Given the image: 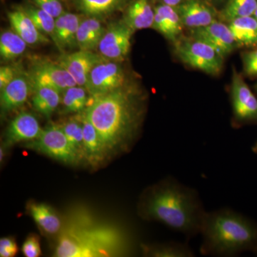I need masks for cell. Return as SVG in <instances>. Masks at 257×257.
<instances>
[{
	"instance_id": "obj_1",
	"label": "cell",
	"mask_w": 257,
	"mask_h": 257,
	"mask_svg": "<svg viewBox=\"0 0 257 257\" xmlns=\"http://www.w3.org/2000/svg\"><path fill=\"white\" fill-rule=\"evenodd\" d=\"M143 112L141 94L128 85L90 97L83 111L99 133L107 152L130 145L140 128Z\"/></svg>"
},
{
	"instance_id": "obj_2",
	"label": "cell",
	"mask_w": 257,
	"mask_h": 257,
	"mask_svg": "<svg viewBox=\"0 0 257 257\" xmlns=\"http://www.w3.org/2000/svg\"><path fill=\"white\" fill-rule=\"evenodd\" d=\"M144 216L160 221L188 237L200 233L206 211L197 191L168 179L149 191L143 202Z\"/></svg>"
},
{
	"instance_id": "obj_3",
	"label": "cell",
	"mask_w": 257,
	"mask_h": 257,
	"mask_svg": "<svg viewBox=\"0 0 257 257\" xmlns=\"http://www.w3.org/2000/svg\"><path fill=\"white\" fill-rule=\"evenodd\" d=\"M200 234V252L213 256H234L244 251L257 253V224L229 209L206 212Z\"/></svg>"
},
{
	"instance_id": "obj_4",
	"label": "cell",
	"mask_w": 257,
	"mask_h": 257,
	"mask_svg": "<svg viewBox=\"0 0 257 257\" xmlns=\"http://www.w3.org/2000/svg\"><path fill=\"white\" fill-rule=\"evenodd\" d=\"M126 240L116 226L76 214L61 232L56 248L58 257L117 256L124 252Z\"/></svg>"
},
{
	"instance_id": "obj_5",
	"label": "cell",
	"mask_w": 257,
	"mask_h": 257,
	"mask_svg": "<svg viewBox=\"0 0 257 257\" xmlns=\"http://www.w3.org/2000/svg\"><path fill=\"white\" fill-rule=\"evenodd\" d=\"M176 55L187 65L211 75L222 70V57L210 45L192 38H179L175 42Z\"/></svg>"
},
{
	"instance_id": "obj_6",
	"label": "cell",
	"mask_w": 257,
	"mask_h": 257,
	"mask_svg": "<svg viewBox=\"0 0 257 257\" xmlns=\"http://www.w3.org/2000/svg\"><path fill=\"white\" fill-rule=\"evenodd\" d=\"M26 146L67 164L77 163L81 157L69 143L61 126L52 124Z\"/></svg>"
},
{
	"instance_id": "obj_7",
	"label": "cell",
	"mask_w": 257,
	"mask_h": 257,
	"mask_svg": "<svg viewBox=\"0 0 257 257\" xmlns=\"http://www.w3.org/2000/svg\"><path fill=\"white\" fill-rule=\"evenodd\" d=\"M126 82V75L119 62L104 60L91 71L85 87L90 97H95L124 87Z\"/></svg>"
},
{
	"instance_id": "obj_8",
	"label": "cell",
	"mask_w": 257,
	"mask_h": 257,
	"mask_svg": "<svg viewBox=\"0 0 257 257\" xmlns=\"http://www.w3.org/2000/svg\"><path fill=\"white\" fill-rule=\"evenodd\" d=\"M231 99L236 124L257 121V98L243 77L235 70L231 82Z\"/></svg>"
},
{
	"instance_id": "obj_9",
	"label": "cell",
	"mask_w": 257,
	"mask_h": 257,
	"mask_svg": "<svg viewBox=\"0 0 257 257\" xmlns=\"http://www.w3.org/2000/svg\"><path fill=\"white\" fill-rule=\"evenodd\" d=\"M133 33V30L123 21L110 24L98 47L99 54L108 60H124L131 48Z\"/></svg>"
},
{
	"instance_id": "obj_10",
	"label": "cell",
	"mask_w": 257,
	"mask_h": 257,
	"mask_svg": "<svg viewBox=\"0 0 257 257\" xmlns=\"http://www.w3.org/2000/svg\"><path fill=\"white\" fill-rule=\"evenodd\" d=\"M29 75L35 84L53 88L60 93L77 85L73 77L58 62L53 63L48 61L37 62Z\"/></svg>"
},
{
	"instance_id": "obj_11",
	"label": "cell",
	"mask_w": 257,
	"mask_h": 257,
	"mask_svg": "<svg viewBox=\"0 0 257 257\" xmlns=\"http://www.w3.org/2000/svg\"><path fill=\"white\" fill-rule=\"evenodd\" d=\"M190 35L192 38L210 45L224 58L237 47L229 25L217 20L207 26L191 29Z\"/></svg>"
},
{
	"instance_id": "obj_12",
	"label": "cell",
	"mask_w": 257,
	"mask_h": 257,
	"mask_svg": "<svg viewBox=\"0 0 257 257\" xmlns=\"http://www.w3.org/2000/svg\"><path fill=\"white\" fill-rule=\"evenodd\" d=\"M104 60L106 59L94 51L79 50L73 53L64 54L57 62L73 77L77 85L85 87L94 66Z\"/></svg>"
},
{
	"instance_id": "obj_13",
	"label": "cell",
	"mask_w": 257,
	"mask_h": 257,
	"mask_svg": "<svg viewBox=\"0 0 257 257\" xmlns=\"http://www.w3.org/2000/svg\"><path fill=\"white\" fill-rule=\"evenodd\" d=\"M176 8L183 26L190 30L207 26L216 21L217 13L208 0H186Z\"/></svg>"
},
{
	"instance_id": "obj_14",
	"label": "cell",
	"mask_w": 257,
	"mask_h": 257,
	"mask_svg": "<svg viewBox=\"0 0 257 257\" xmlns=\"http://www.w3.org/2000/svg\"><path fill=\"white\" fill-rule=\"evenodd\" d=\"M42 128L37 118L30 112L20 113L12 120L7 128L5 142L12 145L20 142H31L39 138Z\"/></svg>"
},
{
	"instance_id": "obj_15",
	"label": "cell",
	"mask_w": 257,
	"mask_h": 257,
	"mask_svg": "<svg viewBox=\"0 0 257 257\" xmlns=\"http://www.w3.org/2000/svg\"><path fill=\"white\" fill-rule=\"evenodd\" d=\"M33 83L30 75L18 74L11 82L1 90V109L3 112H10L19 109L28 100Z\"/></svg>"
},
{
	"instance_id": "obj_16",
	"label": "cell",
	"mask_w": 257,
	"mask_h": 257,
	"mask_svg": "<svg viewBox=\"0 0 257 257\" xmlns=\"http://www.w3.org/2000/svg\"><path fill=\"white\" fill-rule=\"evenodd\" d=\"M82 20L79 15L69 13H64L56 19L52 38L60 50H71L77 47V31Z\"/></svg>"
},
{
	"instance_id": "obj_17",
	"label": "cell",
	"mask_w": 257,
	"mask_h": 257,
	"mask_svg": "<svg viewBox=\"0 0 257 257\" xmlns=\"http://www.w3.org/2000/svg\"><path fill=\"white\" fill-rule=\"evenodd\" d=\"M8 16L13 31L21 37L28 45L33 46L50 42L47 35L39 31L23 8L10 12Z\"/></svg>"
},
{
	"instance_id": "obj_18",
	"label": "cell",
	"mask_w": 257,
	"mask_h": 257,
	"mask_svg": "<svg viewBox=\"0 0 257 257\" xmlns=\"http://www.w3.org/2000/svg\"><path fill=\"white\" fill-rule=\"evenodd\" d=\"M155 8L150 0H133L126 7L122 21L134 32L152 28Z\"/></svg>"
},
{
	"instance_id": "obj_19",
	"label": "cell",
	"mask_w": 257,
	"mask_h": 257,
	"mask_svg": "<svg viewBox=\"0 0 257 257\" xmlns=\"http://www.w3.org/2000/svg\"><path fill=\"white\" fill-rule=\"evenodd\" d=\"M80 116L83 126L84 157L89 163L95 165L104 160L107 150L99 133L83 111Z\"/></svg>"
},
{
	"instance_id": "obj_20",
	"label": "cell",
	"mask_w": 257,
	"mask_h": 257,
	"mask_svg": "<svg viewBox=\"0 0 257 257\" xmlns=\"http://www.w3.org/2000/svg\"><path fill=\"white\" fill-rule=\"evenodd\" d=\"M105 31L99 18L88 17L82 19L77 31V47L81 50H96Z\"/></svg>"
},
{
	"instance_id": "obj_21",
	"label": "cell",
	"mask_w": 257,
	"mask_h": 257,
	"mask_svg": "<svg viewBox=\"0 0 257 257\" xmlns=\"http://www.w3.org/2000/svg\"><path fill=\"white\" fill-rule=\"evenodd\" d=\"M228 23L237 47L257 46V20L254 17L236 18Z\"/></svg>"
},
{
	"instance_id": "obj_22",
	"label": "cell",
	"mask_w": 257,
	"mask_h": 257,
	"mask_svg": "<svg viewBox=\"0 0 257 257\" xmlns=\"http://www.w3.org/2000/svg\"><path fill=\"white\" fill-rule=\"evenodd\" d=\"M32 90L34 93L32 104L35 110L50 118L60 104L61 93L53 88L35 83Z\"/></svg>"
},
{
	"instance_id": "obj_23",
	"label": "cell",
	"mask_w": 257,
	"mask_h": 257,
	"mask_svg": "<svg viewBox=\"0 0 257 257\" xmlns=\"http://www.w3.org/2000/svg\"><path fill=\"white\" fill-rule=\"evenodd\" d=\"M127 0H75L78 9L93 18H101L112 14L124 8Z\"/></svg>"
},
{
	"instance_id": "obj_24",
	"label": "cell",
	"mask_w": 257,
	"mask_h": 257,
	"mask_svg": "<svg viewBox=\"0 0 257 257\" xmlns=\"http://www.w3.org/2000/svg\"><path fill=\"white\" fill-rule=\"evenodd\" d=\"M30 214L37 224L47 234L58 232L62 226L60 217L54 209L45 204H31Z\"/></svg>"
},
{
	"instance_id": "obj_25",
	"label": "cell",
	"mask_w": 257,
	"mask_h": 257,
	"mask_svg": "<svg viewBox=\"0 0 257 257\" xmlns=\"http://www.w3.org/2000/svg\"><path fill=\"white\" fill-rule=\"evenodd\" d=\"M62 94V106L66 114L82 112L87 107L90 99L87 89L82 86L69 87Z\"/></svg>"
},
{
	"instance_id": "obj_26",
	"label": "cell",
	"mask_w": 257,
	"mask_h": 257,
	"mask_svg": "<svg viewBox=\"0 0 257 257\" xmlns=\"http://www.w3.org/2000/svg\"><path fill=\"white\" fill-rule=\"evenodd\" d=\"M26 42L15 31H5L0 36V55L4 61H11L23 55L28 47Z\"/></svg>"
},
{
	"instance_id": "obj_27",
	"label": "cell",
	"mask_w": 257,
	"mask_h": 257,
	"mask_svg": "<svg viewBox=\"0 0 257 257\" xmlns=\"http://www.w3.org/2000/svg\"><path fill=\"white\" fill-rule=\"evenodd\" d=\"M257 8V0H229L221 12L224 21L234 19L253 16Z\"/></svg>"
},
{
	"instance_id": "obj_28",
	"label": "cell",
	"mask_w": 257,
	"mask_h": 257,
	"mask_svg": "<svg viewBox=\"0 0 257 257\" xmlns=\"http://www.w3.org/2000/svg\"><path fill=\"white\" fill-rule=\"evenodd\" d=\"M145 254L159 257H192L194 256L191 248L186 243L170 242L156 246H144Z\"/></svg>"
},
{
	"instance_id": "obj_29",
	"label": "cell",
	"mask_w": 257,
	"mask_h": 257,
	"mask_svg": "<svg viewBox=\"0 0 257 257\" xmlns=\"http://www.w3.org/2000/svg\"><path fill=\"white\" fill-rule=\"evenodd\" d=\"M155 9L160 13L165 19V23L170 30V41L175 43L179 38L184 27L177 8L160 3V5L155 7Z\"/></svg>"
},
{
	"instance_id": "obj_30",
	"label": "cell",
	"mask_w": 257,
	"mask_h": 257,
	"mask_svg": "<svg viewBox=\"0 0 257 257\" xmlns=\"http://www.w3.org/2000/svg\"><path fill=\"white\" fill-rule=\"evenodd\" d=\"M32 19L39 31L45 35L52 36L55 30L56 19L38 7L23 8Z\"/></svg>"
},
{
	"instance_id": "obj_31",
	"label": "cell",
	"mask_w": 257,
	"mask_h": 257,
	"mask_svg": "<svg viewBox=\"0 0 257 257\" xmlns=\"http://www.w3.org/2000/svg\"><path fill=\"white\" fill-rule=\"evenodd\" d=\"M66 137L68 139L75 151L79 156L84 157V142H83V126L81 116L79 119L69 120L61 126Z\"/></svg>"
},
{
	"instance_id": "obj_32",
	"label": "cell",
	"mask_w": 257,
	"mask_h": 257,
	"mask_svg": "<svg viewBox=\"0 0 257 257\" xmlns=\"http://www.w3.org/2000/svg\"><path fill=\"white\" fill-rule=\"evenodd\" d=\"M35 2L38 8L55 19L65 13L60 0H35Z\"/></svg>"
},
{
	"instance_id": "obj_33",
	"label": "cell",
	"mask_w": 257,
	"mask_h": 257,
	"mask_svg": "<svg viewBox=\"0 0 257 257\" xmlns=\"http://www.w3.org/2000/svg\"><path fill=\"white\" fill-rule=\"evenodd\" d=\"M242 62L244 73L248 77H257V50L244 52Z\"/></svg>"
},
{
	"instance_id": "obj_34",
	"label": "cell",
	"mask_w": 257,
	"mask_h": 257,
	"mask_svg": "<svg viewBox=\"0 0 257 257\" xmlns=\"http://www.w3.org/2000/svg\"><path fill=\"white\" fill-rule=\"evenodd\" d=\"M24 255L27 257H37L41 254L40 241L37 236H29L22 247Z\"/></svg>"
},
{
	"instance_id": "obj_35",
	"label": "cell",
	"mask_w": 257,
	"mask_h": 257,
	"mask_svg": "<svg viewBox=\"0 0 257 257\" xmlns=\"http://www.w3.org/2000/svg\"><path fill=\"white\" fill-rule=\"evenodd\" d=\"M18 248L14 239L10 237L2 238L0 240V256H14L18 253Z\"/></svg>"
},
{
	"instance_id": "obj_36",
	"label": "cell",
	"mask_w": 257,
	"mask_h": 257,
	"mask_svg": "<svg viewBox=\"0 0 257 257\" xmlns=\"http://www.w3.org/2000/svg\"><path fill=\"white\" fill-rule=\"evenodd\" d=\"M16 69L12 66H2L0 68V89H3L18 76Z\"/></svg>"
},
{
	"instance_id": "obj_37",
	"label": "cell",
	"mask_w": 257,
	"mask_h": 257,
	"mask_svg": "<svg viewBox=\"0 0 257 257\" xmlns=\"http://www.w3.org/2000/svg\"><path fill=\"white\" fill-rule=\"evenodd\" d=\"M185 1L186 0H160L161 4L169 5L173 8H177Z\"/></svg>"
},
{
	"instance_id": "obj_38",
	"label": "cell",
	"mask_w": 257,
	"mask_h": 257,
	"mask_svg": "<svg viewBox=\"0 0 257 257\" xmlns=\"http://www.w3.org/2000/svg\"><path fill=\"white\" fill-rule=\"evenodd\" d=\"M213 5H225L229 0H208Z\"/></svg>"
},
{
	"instance_id": "obj_39",
	"label": "cell",
	"mask_w": 257,
	"mask_h": 257,
	"mask_svg": "<svg viewBox=\"0 0 257 257\" xmlns=\"http://www.w3.org/2000/svg\"><path fill=\"white\" fill-rule=\"evenodd\" d=\"M251 150H252L253 153L257 154V140L256 143H254V145L251 147Z\"/></svg>"
},
{
	"instance_id": "obj_40",
	"label": "cell",
	"mask_w": 257,
	"mask_h": 257,
	"mask_svg": "<svg viewBox=\"0 0 257 257\" xmlns=\"http://www.w3.org/2000/svg\"><path fill=\"white\" fill-rule=\"evenodd\" d=\"M253 16L254 17V18H256L257 20V8L256 11H255L254 14H253Z\"/></svg>"
},
{
	"instance_id": "obj_41",
	"label": "cell",
	"mask_w": 257,
	"mask_h": 257,
	"mask_svg": "<svg viewBox=\"0 0 257 257\" xmlns=\"http://www.w3.org/2000/svg\"><path fill=\"white\" fill-rule=\"evenodd\" d=\"M255 89H256V92H257V84L256 85V87H255Z\"/></svg>"
}]
</instances>
